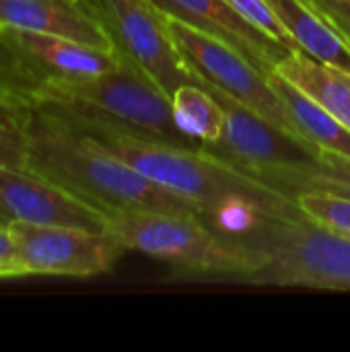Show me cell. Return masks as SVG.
Here are the masks:
<instances>
[{
	"label": "cell",
	"instance_id": "obj_1",
	"mask_svg": "<svg viewBox=\"0 0 350 352\" xmlns=\"http://www.w3.org/2000/svg\"><path fill=\"white\" fill-rule=\"evenodd\" d=\"M64 122L142 175L190 200L204 221L225 235L237 237L270 219H305L295 196L260 182L202 146H171L95 124Z\"/></svg>",
	"mask_w": 350,
	"mask_h": 352
},
{
	"label": "cell",
	"instance_id": "obj_18",
	"mask_svg": "<svg viewBox=\"0 0 350 352\" xmlns=\"http://www.w3.org/2000/svg\"><path fill=\"white\" fill-rule=\"evenodd\" d=\"M173 113L177 126L200 140L202 144H215L225 130V111L221 103L200 85H182L173 97Z\"/></svg>",
	"mask_w": 350,
	"mask_h": 352
},
{
	"label": "cell",
	"instance_id": "obj_8",
	"mask_svg": "<svg viewBox=\"0 0 350 352\" xmlns=\"http://www.w3.org/2000/svg\"><path fill=\"white\" fill-rule=\"evenodd\" d=\"M8 229L14 241V262L23 276H99L109 272L126 252L111 235L76 227L12 221Z\"/></svg>",
	"mask_w": 350,
	"mask_h": 352
},
{
	"label": "cell",
	"instance_id": "obj_10",
	"mask_svg": "<svg viewBox=\"0 0 350 352\" xmlns=\"http://www.w3.org/2000/svg\"><path fill=\"white\" fill-rule=\"evenodd\" d=\"M0 198L10 221L107 231V214L29 169L0 167Z\"/></svg>",
	"mask_w": 350,
	"mask_h": 352
},
{
	"label": "cell",
	"instance_id": "obj_21",
	"mask_svg": "<svg viewBox=\"0 0 350 352\" xmlns=\"http://www.w3.org/2000/svg\"><path fill=\"white\" fill-rule=\"evenodd\" d=\"M243 19H248L254 27H258L262 33H266L268 37L281 41L283 45H287L289 50H301L297 45V41L293 39V35L289 33V29L283 25V21L278 19V14L274 12V8L268 4V0H227Z\"/></svg>",
	"mask_w": 350,
	"mask_h": 352
},
{
	"label": "cell",
	"instance_id": "obj_26",
	"mask_svg": "<svg viewBox=\"0 0 350 352\" xmlns=\"http://www.w3.org/2000/svg\"><path fill=\"white\" fill-rule=\"evenodd\" d=\"M0 105H6V103H2V101H0ZM6 107H10V105H6ZM14 109H17V107H14Z\"/></svg>",
	"mask_w": 350,
	"mask_h": 352
},
{
	"label": "cell",
	"instance_id": "obj_13",
	"mask_svg": "<svg viewBox=\"0 0 350 352\" xmlns=\"http://www.w3.org/2000/svg\"><path fill=\"white\" fill-rule=\"evenodd\" d=\"M0 25L113 52L105 27L87 0H0Z\"/></svg>",
	"mask_w": 350,
	"mask_h": 352
},
{
	"label": "cell",
	"instance_id": "obj_25",
	"mask_svg": "<svg viewBox=\"0 0 350 352\" xmlns=\"http://www.w3.org/2000/svg\"><path fill=\"white\" fill-rule=\"evenodd\" d=\"M12 221H10V217H8V212H6V208H4V204H2V198H0V225L2 227H8Z\"/></svg>",
	"mask_w": 350,
	"mask_h": 352
},
{
	"label": "cell",
	"instance_id": "obj_9",
	"mask_svg": "<svg viewBox=\"0 0 350 352\" xmlns=\"http://www.w3.org/2000/svg\"><path fill=\"white\" fill-rule=\"evenodd\" d=\"M200 82L223 107L225 130L215 144L202 148L243 171L274 169V167H303L314 165L320 153L305 140L289 134L287 130L264 120L250 107L241 105L221 89Z\"/></svg>",
	"mask_w": 350,
	"mask_h": 352
},
{
	"label": "cell",
	"instance_id": "obj_2",
	"mask_svg": "<svg viewBox=\"0 0 350 352\" xmlns=\"http://www.w3.org/2000/svg\"><path fill=\"white\" fill-rule=\"evenodd\" d=\"M21 118L27 138V169L103 214L159 210L202 217L190 200L109 155L47 109L29 103L21 109Z\"/></svg>",
	"mask_w": 350,
	"mask_h": 352
},
{
	"label": "cell",
	"instance_id": "obj_15",
	"mask_svg": "<svg viewBox=\"0 0 350 352\" xmlns=\"http://www.w3.org/2000/svg\"><path fill=\"white\" fill-rule=\"evenodd\" d=\"M268 78L276 95L283 99L297 134L309 146L318 153H332L350 159V130L347 126L276 72H268Z\"/></svg>",
	"mask_w": 350,
	"mask_h": 352
},
{
	"label": "cell",
	"instance_id": "obj_7",
	"mask_svg": "<svg viewBox=\"0 0 350 352\" xmlns=\"http://www.w3.org/2000/svg\"><path fill=\"white\" fill-rule=\"evenodd\" d=\"M169 31L196 80L221 89L223 93L250 107L264 120L301 138L293 126V120L283 99L270 85L268 72H262L256 64H252L231 45L177 19H169Z\"/></svg>",
	"mask_w": 350,
	"mask_h": 352
},
{
	"label": "cell",
	"instance_id": "obj_5",
	"mask_svg": "<svg viewBox=\"0 0 350 352\" xmlns=\"http://www.w3.org/2000/svg\"><path fill=\"white\" fill-rule=\"evenodd\" d=\"M262 254V264L235 285L350 291V239L307 219H270L237 235Z\"/></svg>",
	"mask_w": 350,
	"mask_h": 352
},
{
	"label": "cell",
	"instance_id": "obj_16",
	"mask_svg": "<svg viewBox=\"0 0 350 352\" xmlns=\"http://www.w3.org/2000/svg\"><path fill=\"white\" fill-rule=\"evenodd\" d=\"M268 4L303 52L350 70V50L305 0H268Z\"/></svg>",
	"mask_w": 350,
	"mask_h": 352
},
{
	"label": "cell",
	"instance_id": "obj_24",
	"mask_svg": "<svg viewBox=\"0 0 350 352\" xmlns=\"http://www.w3.org/2000/svg\"><path fill=\"white\" fill-rule=\"evenodd\" d=\"M14 276H23L21 270H19L17 266L2 264V262H0V278H14Z\"/></svg>",
	"mask_w": 350,
	"mask_h": 352
},
{
	"label": "cell",
	"instance_id": "obj_14",
	"mask_svg": "<svg viewBox=\"0 0 350 352\" xmlns=\"http://www.w3.org/2000/svg\"><path fill=\"white\" fill-rule=\"evenodd\" d=\"M295 85L350 130V70L314 58L303 50L289 52L274 70Z\"/></svg>",
	"mask_w": 350,
	"mask_h": 352
},
{
	"label": "cell",
	"instance_id": "obj_17",
	"mask_svg": "<svg viewBox=\"0 0 350 352\" xmlns=\"http://www.w3.org/2000/svg\"><path fill=\"white\" fill-rule=\"evenodd\" d=\"M245 173L291 196H295L301 190H334V192L350 194V159L332 153H320L314 165L254 169Z\"/></svg>",
	"mask_w": 350,
	"mask_h": 352
},
{
	"label": "cell",
	"instance_id": "obj_4",
	"mask_svg": "<svg viewBox=\"0 0 350 352\" xmlns=\"http://www.w3.org/2000/svg\"><path fill=\"white\" fill-rule=\"evenodd\" d=\"M107 235L124 250L163 260L175 278L204 283H233L262 264V254L245 241L210 227L202 217L122 210L107 214Z\"/></svg>",
	"mask_w": 350,
	"mask_h": 352
},
{
	"label": "cell",
	"instance_id": "obj_3",
	"mask_svg": "<svg viewBox=\"0 0 350 352\" xmlns=\"http://www.w3.org/2000/svg\"><path fill=\"white\" fill-rule=\"evenodd\" d=\"M29 103L68 122L95 124L171 146H202L177 126L171 97L124 58L116 68L95 76L47 78L33 91Z\"/></svg>",
	"mask_w": 350,
	"mask_h": 352
},
{
	"label": "cell",
	"instance_id": "obj_23",
	"mask_svg": "<svg viewBox=\"0 0 350 352\" xmlns=\"http://www.w3.org/2000/svg\"><path fill=\"white\" fill-rule=\"evenodd\" d=\"M0 262L2 264H10V266H17V262H14V241H12L10 229L8 227H2V225H0Z\"/></svg>",
	"mask_w": 350,
	"mask_h": 352
},
{
	"label": "cell",
	"instance_id": "obj_11",
	"mask_svg": "<svg viewBox=\"0 0 350 352\" xmlns=\"http://www.w3.org/2000/svg\"><path fill=\"white\" fill-rule=\"evenodd\" d=\"M169 19H177L245 56L262 72L274 66L293 50L268 37L243 19L227 0H153Z\"/></svg>",
	"mask_w": 350,
	"mask_h": 352
},
{
	"label": "cell",
	"instance_id": "obj_6",
	"mask_svg": "<svg viewBox=\"0 0 350 352\" xmlns=\"http://www.w3.org/2000/svg\"><path fill=\"white\" fill-rule=\"evenodd\" d=\"M105 27L113 52L142 70L169 97L188 82L194 72L177 50L169 19L153 0H87Z\"/></svg>",
	"mask_w": 350,
	"mask_h": 352
},
{
	"label": "cell",
	"instance_id": "obj_20",
	"mask_svg": "<svg viewBox=\"0 0 350 352\" xmlns=\"http://www.w3.org/2000/svg\"><path fill=\"white\" fill-rule=\"evenodd\" d=\"M21 109L0 105V167L4 169H27V138Z\"/></svg>",
	"mask_w": 350,
	"mask_h": 352
},
{
	"label": "cell",
	"instance_id": "obj_19",
	"mask_svg": "<svg viewBox=\"0 0 350 352\" xmlns=\"http://www.w3.org/2000/svg\"><path fill=\"white\" fill-rule=\"evenodd\" d=\"M295 200L307 221L350 239V194L334 190H301L295 194Z\"/></svg>",
	"mask_w": 350,
	"mask_h": 352
},
{
	"label": "cell",
	"instance_id": "obj_12",
	"mask_svg": "<svg viewBox=\"0 0 350 352\" xmlns=\"http://www.w3.org/2000/svg\"><path fill=\"white\" fill-rule=\"evenodd\" d=\"M2 27V25H0ZM29 70L41 85L47 78H85L107 72L120 58L111 50H101L74 39L33 33L14 27H2ZM37 85V87H39Z\"/></svg>",
	"mask_w": 350,
	"mask_h": 352
},
{
	"label": "cell",
	"instance_id": "obj_22",
	"mask_svg": "<svg viewBox=\"0 0 350 352\" xmlns=\"http://www.w3.org/2000/svg\"><path fill=\"white\" fill-rule=\"evenodd\" d=\"M350 50V0H305Z\"/></svg>",
	"mask_w": 350,
	"mask_h": 352
}]
</instances>
